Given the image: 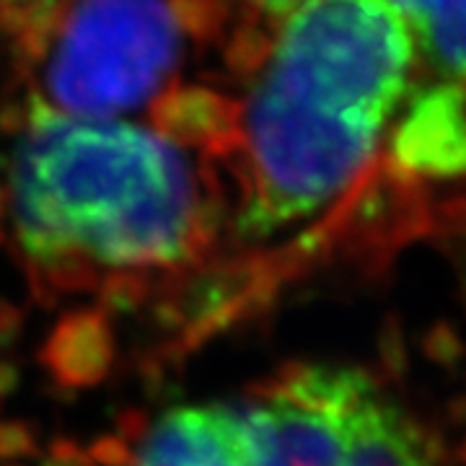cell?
Masks as SVG:
<instances>
[{
	"label": "cell",
	"mask_w": 466,
	"mask_h": 466,
	"mask_svg": "<svg viewBox=\"0 0 466 466\" xmlns=\"http://www.w3.org/2000/svg\"><path fill=\"white\" fill-rule=\"evenodd\" d=\"M5 466H24V464H5Z\"/></svg>",
	"instance_id": "obj_18"
},
{
	"label": "cell",
	"mask_w": 466,
	"mask_h": 466,
	"mask_svg": "<svg viewBox=\"0 0 466 466\" xmlns=\"http://www.w3.org/2000/svg\"><path fill=\"white\" fill-rule=\"evenodd\" d=\"M386 140L383 167L400 189L466 179V94L425 84L407 96Z\"/></svg>",
	"instance_id": "obj_5"
},
{
	"label": "cell",
	"mask_w": 466,
	"mask_h": 466,
	"mask_svg": "<svg viewBox=\"0 0 466 466\" xmlns=\"http://www.w3.org/2000/svg\"><path fill=\"white\" fill-rule=\"evenodd\" d=\"M88 451L91 461L99 466H130L133 464V453L127 441H122L119 435H104L99 441H94V446Z\"/></svg>",
	"instance_id": "obj_12"
},
{
	"label": "cell",
	"mask_w": 466,
	"mask_h": 466,
	"mask_svg": "<svg viewBox=\"0 0 466 466\" xmlns=\"http://www.w3.org/2000/svg\"><path fill=\"white\" fill-rule=\"evenodd\" d=\"M133 466H257L249 415L216 401L174 407L148 428Z\"/></svg>",
	"instance_id": "obj_6"
},
{
	"label": "cell",
	"mask_w": 466,
	"mask_h": 466,
	"mask_svg": "<svg viewBox=\"0 0 466 466\" xmlns=\"http://www.w3.org/2000/svg\"><path fill=\"white\" fill-rule=\"evenodd\" d=\"M24 332V314L11 300L0 296V350L11 348Z\"/></svg>",
	"instance_id": "obj_14"
},
{
	"label": "cell",
	"mask_w": 466,
	"mask_h": 466,
	"mask_svg": "<svg viewBox=\"0 0 466 466\" xmlns=\"http://www.w3.org/2000/svg\"><path fill=\"white\" fill-rule=\"evenodd\" d=\"M0 3H5V5H24V3H34V0H0Z\"/></svg>",
	"instance_id": "obj_17"
},
{
	"label": "cell",
	"mask_w": 466,
	"mask_h": 466,
	"mask_svg": "<svg viewBox=\"0 0 466 466\" xmlns=\"http://www.w3.org/2000/svg\"><path fill=\"white\" fill-rule=\"evenodd\" d=\"M247 415L257 466H443L425 425L360 368L296 366Z\"/></svg>",
	"instance_id": "obj_4"
},
{
	"label": "cell",
	"mask_w": 466,
	"mask_h": 466,
	"mask_svg": "<svg viewBox=\"0 0 466 466\" xmlns=\"http://www.w3.org/2000/svg\"><path fill=\"white\" fill-rule=\"evenodd\" d=\"M39 363L63 389L99 386L115 366V332L104 311L63 317L39 350Z\"/></svg>",
	"instance_id": "obj_8"
},
{
	"label": "cell",
	"mask_w": 466,
	"mask_h": 466,
	"mask_svg": "<svg viewBox=\"0 0 466 466\" xmlns=\"http://www.w3.org/2000/svg\"><path fill=\"white\" fill-rule=\"evenodd\" d=\"M412 67V39L389 0H303L280 18L241 109V238L300 226L383 174Z\"/></svg>",
	"instance_id": "obj_1"
},
{
	"label": "cell",
	"mask_w": 466,
	"mask_h": 466,
	"mask_svg": "<svg viewBox=\"0 0 466 466\" xmlns=\"http://www.w3.org/2000/svg\"><path fill=\"white\" fill-rule=\"evenodd\" d=\"M39 466H96L91 461L88 451L81 449L78 443L67 441V438H57L52 441L47 453L42 456Z\"/></svg>",
	"instance_id": "obj_13"
},
{
	"label": "cell",
	"mask_w": 466,
	"mask_h": 466,
	"mask_svg": "<svg viewBox=\"0 0 466 466\" xmlns=\"http://www.w3.org/2000/svg\"><path fill=\"white\" fill-rule=\"evenodd\" d=\"M412 39L431 84L466 94V0H389Z\"/></svg>",
	"instance_id": "obj_9"
},
{
	"label": "cell",
	"mask_w": 466,
	"mask_h": 466,
	"mask_svg": "<svg viewBox=\"0 0 466 466\" xmlns=\"http://www.w3.org/2000/svg\"><path fill=\"white\" fill-rule=\"evenodd\" d=\"M228 14L231 0H34L3 21L52 109L106 119L167 91L187 47L216 39Z\"/></svg>",
	"instance_id": "obj_3"
},
{
	"label": "cell",
	"mask_w": 466,
	"mask_h": 466,
	"mask_svg": "<svg viewBox=\"0 0 466 466\" xmlns=\"http://www.w3.org/2000/svg\"><path fill=\"white\" fill-rule=\"evenodd\" d=\"M32 99L8 184L29 259L84 257L122 269L182 259L200 208L182 153L143 127L76 119Z\"/></svg>",
	"instance_id": "obj_2"
},
{
	"label": "cell",
	"mask_w": 466,
	"mask_h": 466,
	"mask_svg": "<svg viewBox=\"0 0 466 466\" xmlns=\"http://www.w3.org/2000/svg\"><path fill=\"white\" fill-rule=\"evenodd\" d=\"M18 383H21L18 368L14 363H8V360H0V400L11 397L18 389Z\"/></svg>",
	"instance_id": "obj_16"
},
{
	"label": "cell",
	"mask_w": 466,
	"mask_h": 466,
	"mask_svg": "<svg viewBox=\"0 0 466 466\" xmlns=\"http://www.w3.org/2000/svg\"><path fill=\"white\" fill-rule=\"evenodd\" d=\"M300 3L303 0H247L251 16L265 18V21H280Z\"/></svg>",
	"instance_id": "obj_15"
},
{
	"label": "cell",
	"mask_w": 466,
	"mask_h": 466,
	"mask_svg": "<svg viewBox=\"0 0 466 466\" xmlns=\"http://www.w3.org/2000/svg\"><path fill=\"white\" fill-rule=\"evenodd\" d=\"M150 119L171 146L226 156L241 140V106L208 86H168L153 99Z\"/></svg>",
	"instance_id": "obj_7"
},
{
	"label": "cell",
	"mask_w": 466,
	"mask_h": 466,
	"mask_svg": "<svg viewBox=\"0 0 466 466\" xmlns=\"http://www.w3.org/2000/svg\"><path fill=\"white\" fill-rule=\"evenodd\" d=\"M148 293V283L135 272H115L99 288V299L112 311H133Z\"/></svg>",
	"instance_id": "obj_10"
},
{
	"label": "cell",
	"mask_w": 466,
	"mask_h": 466,
	"mask_svg": "<svg viewBox=\"0 0 466 466\" xmlns=\"http://www.w3.org/2000/svg\"><path fill=\"white\" fill-rule=\"evenodd\" d=\"M39 453V441L29 422L24 420H0V461L18 464Z\"/></svg>",
	"instance_id": "obj_11"
}]
</instances>
